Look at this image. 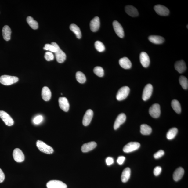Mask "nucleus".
I'll return each instance as SVG.
<instances>
[{
  "instance_id": "1",
  "label": "nucleus",
  "mask_w": 188,
  "mask_h": 188,
  "mask_svg": "<svg viewBox=\"0 0 188 188\" xmlns=\"http://www.w3.org/2000/svg\"><path fill=\"white\" fill-rule=\"evenodd\" d=\"M18 81V78L16 76L4 75L0 77V83L5 85H11Z\"/></svg>"
},
{
  "instance_id": "2",
  "label": "nucleus",
  "mask_w": 188,
  "mask_h": 188,
  "mask_svg": "<svg viewBox=\"0 0 188 188\" xmlns=\"http://www.w3.org/2000/svg\"><path fill=\"white\" fill-rule=\"evenodd\" d=\"M51 44L55 46L56 49V51L55 53L57 61L59 63H63L66 59V54L61 50L60 47L56 43L53 42L51 43Z\"/></svg>"
},
{
  "instance_id": "3",
  "label": "nucleus",
  "mask_w": 188,
  "mask_h": 188,
  "mask_svg": "<svg viewBox=\"0 0 188 188\" xmlns=\"http://www.w3.org/2000/svg\"><path fill=\"white\" fill-rule=\"evenodd\" d=\"M36 146L39 150L46 154H51L54 152L52 148L41 140L37 141Z\"/></svg>"
},
{
  "instance_id": "4",
  "label": "nucleus",
  "mask_w": 188,
  "mask_h": 188,
  "mask_svg": "<svg viewBox=\"0 0 188 188\" xmlns=\"http://www.w3.org/2000/svg\"><path fill=\"white\" fill-rule=\"evenodd\" d=\"M130 89L127 86H123L121 88L117 94V98L118 101H122L125 99L129 95Z\"/></svg>"
},
{
  "instance_id": "5",
  "label": "nucleus",
  "mask_w": 188,
  "mask_h": 188,
  "mask_svg": "<svg viewBox=\"0 0 188 188\" xmlns=\"http://www.w3.org/2000/svg\"><path fill=\"white\" fill-rule=\"evenodd\" d=\"M140 143L137 142H131L125 146L123 148V152L128 153L137 150L140 148Z\"/></svg>"
},
{
  "instance_id": "6",
  "label": "nucleus",
  "mask_w": 188,
  "mask_h": 188,
  "mask_svg": "<svg viewBox=\"0 0 188 188\" xmlns=\"http://www.w3.org/2000/svg\"><path fill=\"white\" fill-rule=\"evenodd\" d=\"M48 188H67V185L62 182L58 180H52L46 184Z\"/></svg>"
},
{
  "instance_id": "7",
  "label": "nucleus",
  "mask_w": 188,
  "mask_h": 188,
  "mask_svg": "<svg viewBox=\"0 0 188 188\" xmlns=\"http://www.w3.org/2000/svg\"><path fill=\"white\" fill-rule=\"evenodd\" d=\"M0 118L7 125L11 126L13 125L14 122L13 119L4 111L0 110Z\"/></svg>"
},
{
  "instance_id": "8",
  "label": "nucleus",
  "mask_w": 188,
  "mask_h": 188,
  "mask_svg": "<svg viewBox=\"0 0 188 188\" xmlns=\"http://www.w3.org/2000/svg\"><path fill=\"white\" fill-rule=\"evenodd\" d=\"M150 114L154 118H159L161 114L160 106L157 103L154 104L151 106L149 109Z\"/></svg>"
},
{
  "instance_id": "9",
  "label": "nucleus",
  "mask_w": 188,
  "mask_h": 188,
  "mask_svg": "<svg viewBox=\"0 0 188 188\" xmlns=\"http://www.w3.org/2000/svg\"><path fill=\"white\" fill-rule=\"evenodd\" d=\"M153 91V87L151 84H149L146 85L143 89L142 99L143 100L146 101L151 96Z\"/></svg>"
},
{
  "instance_id": "10",
  "label": "nucleus",
  "mask_w": 188,
  "mask_h": 188,
  "mask_svg": "<svg viewBox=\"0 0 188 188\" xmlns=\"http://www.w3.org/2000/svg\"><path fill=\"white\" fill-rule=\"evenodd\" d=\"M154 9L156 13L160 16H167L169 14V9L167 7L162 5H157L154 6Z\"/></svg>"
},
{
  "instance_id": "11",
  "label": "nucleus",
  "mask_w": 188,
  "mask_h": 188,
  "mask_svg": "<svg viewBox=\"0 0 188 188\" xmlns=\"http://www.w3.org/2000/svg\"><path fill=\"white\" fill-rule=\"evenodd\" d=\"M14 159L17 162H23L24 160V155L22 150L19 148L14 149L13 153Z\"/></svg>"
},
{
  "instance_id": "12",
  "label": "nucleus",
  "mask_w": 188,
  "mask_h": 188,
  "mask_svg": "<svg viewBox=\"0 0 188 188\" xmlns=\"http://www.w3.org/2000/svg\"><path fill=\"white\" fill-rule=\"evenodd\" d=\"M113 25L114 29L116 34L120 38H123L124 37L125 34L122 26L117 21H114Z\"/></svg>"
},
{
  "instance_id": "13",
  "label": "nucleus",
  "mask_w": 188,
  "mask_h": 188,
  "mask_svg": "<svg viewBox=\"0 0 188 188\" xmlns=\"http://www.w3.org/2000/svg\"><path fill=\"white\" fill-rule=\"evenodd\" d=\"M140 60L141 64L143 67L147 68L150 65V60L149 56L145 52H142L140 53Z\"/></svg>"
},
{
  "instance_id": "14",
  "label": "nucleus",
  "mask_w": 188,
  "mask_h": 188,
  "mask_svg": "<svg viewBox=\"0 0 188 188\" xmlns=\"http://www.w3.org/2000/svg\"><path fill=\"white\" fill-rule=\"evenodd\" d=\"M93 115V113L92 110L90 109L86 111L83 120V124L84 126H87L90 124Z\"/></svg>"
},
{
  "instance_id": "15",
  "label": "nucleus",
  "mask_w": 188,
  "mask_h": 188,
  "mask_svg": "<svg viewBox=\"0 0 188 188\" xmlns=\"http://www.w3.org/2000/svg\"><path fill=\"white\" fill-rule=\"evenodd\" d=\"M59 107L64 112H67L70 108V104L67 99L65 97H60L59 99Z\"/></svg>"
},
{
  "instance_id": "16",
  "label": "nucleus",
  "mask_w": 188,
  "mask_h": 188,
  "mask_svg": "<svg viewBox=\"0 0 188 188\" xmlns=\"http://www.w3.org/2000/svg\"><path fill=\"white\" fill-rule=\"evenodd\" d=\"M126 120V116L125 114L121 113L119 115L115 121L114 125V128L115 130H117L120 127L121 125L124 123Z\"/></svg>"
},
{
  "instance_id": "17",
  "label": "nucleus",
  "mask_w": 188,
  "mask_h": 188,
  "mask_svg": "<svg viewBox=\"0 0 188 188\" xmlns=\"http://www.w3.org/2000/svg\"><path fill=\"white\" fill-rule=\"evenodd\" d=\"M100 26L99 18L98 17H95L90 22V27L91 31L94 32L97 31Z\"/></svg>"
},
{
  "instance_id": "18",
  "label": "nucleus",
  "mask_w": 188,
  "mask_h": 188,
  "mask_svg": "<svg viewBox=\"0 0 188 188\" xmlns=\"http://www.w3.org/2000/svg\"><path fill=\"white\" fill-rule=\"evenodd\" d=\"M175 70L179 73H182L186 70V64L183 60L177 61L175 63Z\"/></svg>"
},
{
  "instance_id": "19",
  "label": "nucleus",
  "mask_w": 188,
  "mask_h": 188,
  "mask_svg": "<svg viewBox=\"0 0 188 188\" xmlns=\"http://www.w3.org/2000/svg\"><path fill=\"white\" fill-rule=\"evenodd\" d=\"M97 144L95 142H91L85 143L81 148V150L84 153L88 152L95 148Z\"/></svg>"
},
{
  "instance_id": "20",
  "label": "nucleus",
  "mask_w": 188,
  "mask_h": 188,
  "mask_svg": "<svg viewBox=\"0 0 188 188\" xmlns=\"http://www.w3.org/2000/svg\"><path fill=\"white\" fill-rule=\"evenodd\" d=\"M119 63L121 67L124 69H129L132 67V63L129 59L126 57L120 59Z\"/></svg>"
},
{
  "instance_id": "21",
  "label": "nucleus",
  "mask_w": 188,
  "mask_h": 188,
  "mask_svg": "<svg viewBox=\"0 0 188 188\" xmlns=\"http://www.w3.org/2000/svg\"><path fill=\"white\" fill-rule=\"evenodd\" d=\"M184 174V170L182 167L178 168L175 170L173 174V179L175 181H179L183 176Z\"/></svg>"
},
{
  "instance_id": "22",
  "label": "nucleus",
  "mask_w": 188,
  "mask_h": 188,
  "mask_svg": "<svg viewBox=\"0 0 188 188\" xmlns=\"http://www.w3.org/2000/svg\"><path fill=\"white\" fill-rule=\"evenodd\" d=\"M125 11L128 15L133 17H136L139 15L137 9L132 5L126 6L125 7Z\"/></svg>"
},
{
  "instance_id": "23",
  "label": "nucleus",
  "mask_w": 188,
  "mask_h": 188,
  "mask_svg": "<svg viewBox=\"0 0 188 188\" xmlns=\"http://www.w3.org/2000/svg\"><path fill=\"white\" fill-rule=\"evenodd\" d=\"M51 95L50 89L48 87L44 86L42 91V96L43 99L46 101H49L51 98Z\"/></svg>"
},
{
  "instance_id": "24",
  "label": "nucleus",
  "mask_w": 188,
  "mask_h": 188,
  "mask_svg": "<svg viewBox=\"0 0 188 188\" xmlns=\"http://www.w3.org/2000/svg\"><path fill=\"white\" fill-rule=\"evenodd\" d=\"M11 31L8 26H5L2 29V34L3 38L5 40L9 41L10 40Z\"/></svg>"
},
{
  "instance_id": "25",
  "label": "nucleus",
  "mask_w": 188,
  "mask_h": 188,
  "mask_svg": "<svg viewBox=\"0 0 188 188\" xmlns=\"http://www.w3.org/2000/svg\"><path fill=\"white\" fill-rule=\"evenodd\" d=\"M148 39L152 43L157 44H161L164 42L165 40L163 37L156 35L150 36Z\"/></svg>"
},
{
  "instance_id": "26",
  "label": "nucleus",
  "mask_w": 188,
  "mask_h": 188,
  "mask_svg": "<svg viewBox=\"0 0 188 188\" xmlns=\"http://www.w3.org/2000/svg\"><path fill=\"white\" fill-rule=\"evenodd\" d=\"M131 175V170L129 168H126L122 172L121 175V180L123 183H126L130 179Z\"/></svg>"
},
{
  "instance_id": "27",
  "label": "nucleus",
  "mask_w": 188,
  "mask_h": 188,
  "mask_svg": "<svg viewBox=\"0 0 188 188\" xmlns=\"http://www.w3.org/2000/svg\"><path fill=\"white\" fill-rule=\"evenodd\" d=\"M151 127L146 124H143L140 126V132L145 135H149L152 133Z\"/></svg>"
},
{
  "instance_id": "28",
  "label": "nucleus",
  "mask_w": 188,
  "mask_h": 188,
  "mask_svg": "<svg viewBox=\"0 0 188 188\" xmlns=\"http://www.w3.org/2000/svg\"><path fill=\"white\" fill-rule=\"evenodd\" d=\"M70 30L75 34L77 38L78 39H80L81 38V33L80 29L76 24H71L70 26Z\"/></svg>"
},
{
  "instance_id": "29",
  "label": "nucleus",
  "mask_w": 188,
  "mask_h": 188,
  "mask_svg": "<svg viewBox=\"0 0 188 188\" xmlns=\"http://www.w3.org/2000/svg\"><path fill=\"white\" fill-rule=\"evenodd\" d=\"M172 106L173 110L178 114H180L181 112V107L179 101L177 100H174L172 101Z\"/></svg>"
},
{
  "instance_id": "30",
  "label": "nucleus",
  "mask_w": 188,
  "mask_h": 188,
  "mask_svg": "<svg viewBox=\"0 0 188 188\" xmlns=\"http://www.w3.org/2000/svg\"><path fill=\"white\" fill-rule=\"evenodd\" d=\"M178 132L177 128H171L168 132L167 134V138L168 140H172L176 136Z\"/></svg>"
},
{
  "instance_id": "31",
  "label": "nucleus",
  "mask_w": 188,
  "mask_h": 188,
  "mask_svg": "<svg viewBox=\"0 0 188 188\" xmlns=\"http://www.w3.org/2000/svg\"><path fill=\"white\" fill-rule=\"evenodd\" d=\"M27 23L31 28L34 30L38 29V22L34 20L33 18L31 16H28L27 18Z\"/></svg>"
},
{
  "instance_id": "32",
  "label": "nucleus",
  "mask_w": 188,
  "mask_h": 188,
  "mask_svg": "<svg viewBox=\"0 0 188 188\" xmlns=\"http://www.w3.org/2000/svg\"><path fill=\"white\" fill-rule=\"evenodd\" d=\"M76 77L77 81L79 83L83 84L86 81V78L85 74L81 71H78L76 73Z\"/></svg>"
},
{
  "instance_id": "33",
  "label": "nucleus",
  "mask_w": 188,
  "mask_h": 188,
  "mask_svg": "<svg viewBox=\"0 0 188 188\" xmlns=\"http://www.w3.org/2000/svg\"><path fill=\"white\" fill-rule=\"evenodd\" d=\"M179 81L180 85L184 89H187L188 88V81L187 78L183 76L180 77Z\"/></svg>"
},
{
  "instance_id": "34",
  "label": "nucleus",
  "mask_w": 188,
  "mask_h": 188,
  "mask_svg": "<svg viewBox=\"0 0 188 188\" xmlns=\"http://www.w3.org/2000/svg\"><path fill=\"white\" fill-rule=\"evenodd\" d=\"M93 71L96 75L100 77H102L104 74L103 69L100 66L96 67L94 69Z\"/></svg>"
},
{
  "instance_id": "35",
  "label": "nucleus",
  "mask_w": 188,
  "mask_h": 188,
  "mask_svg": "<svg viewBox=\"0 0 188 188\" xmlns=\"http://www.w3.org/2000/svg\"><path fill=\"white\" fill-rule=\"evenodd\" d=\"M95 47L98 51L102 52L105 50V48L104 45L99 41H96L95 44Z\"/></svg>"
},
{
  "instance_id": "36",
  "label": "nucleus",
  "mask_w": 188,
  "mask_h": 188,
  "mask_svg": "<svg viewBox=\"0 0 188 188\" xmlns=\"http://www.w3.org/2000/svg\"><path fill=\"white\" fill-rule=\"evenodd\" d=\"M44 50L49 51L51 52L55 53L56 51V47L52 44H46L44 47Z\"/></svg>"
},
{
  "instance_id": "37",
  "label": "nucleus",
  "mask_w": 188,
  "mask_h": 188,
  "mask_svg": "<svg viewBox=\"0 0 188 188\" xmlns=\"http://www.w3.org/2000/svg\"><path fill=\"white\" fill-rule=\"evenodd\" d=\"M44 58L48 61L53 60L54 59V56L51 52H47L45 53Z\"/></svg>"
},
{
  "instance_id": "38",
  "label": "nucleus",
  "mask_w": 188,
  "mask_h": 188,
  "mask_svg": "<svg viewBox=\"0 0 188 188\" xmlns=\"http://www.w3.org/2000/svg\"><path fill=\"white\" fill-rule=\"evenodd\" d=\"M164 154V152L162 150H160L154 155V157L155 159H159Z\"/></svg>"
},
{
  "instance_id": "39",
  "label": "nucleus",
  "mask_w": 188,
  "mask_h": 188,
  "mask_svg": "<svg viewBox=\"0 0 188 188\" xmlns=\"http://www.w3.org/2000/svg\"><path fill=\"white\" fill-rule=\"evenodd\" d=\"M43 120V117L41 115L37 116L34 118L33 122L36 125H38Z\"/></svg>"
},
{
  "instance_id": "40",
  "label": "nucleus",
  "mask_w": 188,
  "mask_h": 188,
  "mask_svg": "<svg viewBox=\"0 0 188 188\" xmlns=\"http://www.w3.org/2000/svg\"><path fill=\"white\" fill-rule=\"evenodd\" d=\"M162 172V168L160 166L156 167L154 170V174L155 176H158Z\"/></svg>"
},
{
  "instance_id": "41",
  "label": "nucleus",
  "mask_w": 188,
  "mask_h": 188,
  "mask_svg": "<svg viewBox=\"0 0 188 188\" xmlns=\"http://www.w3.org/2000/svg\"><path fill=\"white\" fill-rule=\"evenodd\" d=\"M125 160V157L120 156L118 158L117 162L118 164L120 165L122 164L124 162Z\"/></svg>"
},
{
  "instance_id": "42",
  "label": "nucleus",
  "mask_w": 188,
  "mask_h": 188,
  "mask_svg": "<svg viewBox=\"0 0 188 188\" xmlns=\"http://www.w3.org/2000/svg\"><path fill=\"white\" fill-rule=\"evenodd\" d=\"M106 164L108 165H110L112 164L114 162V160L113 158L111 157H108L106 160Z\"/></svg>"
},
{
  "instance_id": "43",
  "label": "nucleus",
  "mask_w": 188,
  "mask_h": 188,
  "mask_svg": "<svg viewBox=\"0 0 188 188\" xmlns=\"http://www.w3.org/2000/svg\"><path fill=\"white\" fill-rule=\"evenodd\" d=\"M5 178L4 173L1 168H0V183H1L4 181Z\"/></svg>"
},
{
  "instance_id": "44",
  "label": "nucleus",
  "mask_w": 188,
  "mask_h": 188,
  "mask_svg": "<svg viewBox=\"0 0 188 188\" xmlns=\"http://www.w3.org/2000/svg\"><path fill=\"white\" fill-rule=\"evenodd\" d=\"M187 28H188V25H187Z\"/></svg>"
}]
</instances>
